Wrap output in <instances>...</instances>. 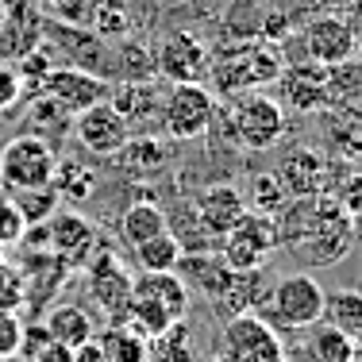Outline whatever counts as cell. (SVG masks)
<instances>
[{"instance_id": "43", "label": "cell", "mask_w": 362, "mask_h": 362, "mask_svg": "<svg viewBox=\"0 0 362 362\" xmlns=\"http://www.w3.org/2000/svg\"><path fill=\"white\" fill-rule=\"evenodd\" d=\"M23 100V77L12 62H0V112L16 108Z\"/></svg>"}, {"instance_id": "42", "label": "cell", "mask_w": 362, "mask_h": 362, "mask_svg": "<svg viewBox=\"0 0 362 362\" xmlns=\"http://www.w3.org/2000/svg\"><path fill=\"white\" fill-rule=\"evenodd\" d=\"M23 300H28V293H23L20 270H16L12 262H4V255H0V305H4V308H16V313H20Z\"/></svg>"}, {"instance_id": "21", "label": "cell", "mask_w": 362, "mask_h": 362, "mask_svg": "<svg viewBox=\"0 0 362 362\" xmlns=\"http://www.w3.org/2000/svg\"><path fill=\"white\" fill-rule=\"evenodd\" d=\"M132 297L151 300V305L162 308L170 320H185V313H189V286L177 278V270L139 274V278L132 281Z\"/></svg>"}, {"instance_id": "40", "label": "cell", "mask_w": 362, "mask_h": 362, "mask_svg": "<svg viewBox=\"0 0 362 362\" xmlns=\"http://www.w3.org/2000/svg\"><path fill=\"white\" fill-rule=\"evenodd\" d=\"M23 235H28V223H23L20 209H16L12 193L0 189V251H4V247L23 243Z\"/></svg>"}, {"instance_id": "48", "label": "cell", "mask_w": 362, "mask_h": 362, "mask_svg": "<svg viewBox=\"0 0 362 362\" xmlns=\"http://www.w3.org/2000/svg\"><path fill=\"white\" fill-rule=\"evenodd\" d=\"M42 4H47V8H50V12H58V8H62V4H66V0H42Z\"/></svg>"}, {"instance_id": "28", "label": "cell", "mask_w": 362, "mask_h": 362, "mask_svg": "<svg viewBox=\"0 0 362 362\" xmlns=\"http://www.w3.org/2000/svg\"><path fill=\"white\" fill-rule=\"evenodd\" d=\"M327 146H332L335 158L351 162V158H362V116L351 108H339L332 119H327Z\"/></svg>"}, {"instance_id": "34", "label": "cell", "mask_w": 362, "mask_h": 362, "mask_svg": "<svg viewBox=\"0 0 362 362\" xmlns=\"http://www.w3.org/2000/svg\"><path fill=\"white\" fill-rule=\"evenodd\" d=\"M31 108H28V132L42 135V139H50L54 132H62L66 124H74V112H66L58 105L50 93H31Z\"/></svg>"}, {"instance_id": "22", "label": "cell", "mask_w": 362, "mask_h": 362, "mask_svg": "<svg viewBox=\"0 0 362 362\" xmlns=\"http://www.w3.org/2000/svg\"><path fill=\"white\" fill-rule=\"evenodd\" d=\"M42 327L54 343L62 347H81L97 335V324H93V313L85 305H74V300H62V305H50L47 316H42Z\"/></svg>"}, {"instance_id": "23", "label": "cell", "mask_w": 362, "mask_h": 362, "mask_svg": "<svg viewBox=\"0 0 362 362\" xmlns=\"http://www.w3.org/2000/svg\"><path fill=\"white\" fill-rule=\"evenodd\" d=\"M116 228H119V235H124L127 247H139V243H146V239L170 231V216L162 212V204H154V201H132L124 212H119Z\"/></svg>"}, {"instance_id": "19", "label": "cell", "mask_w": 362, "mask_h": 362, "mask_svg": "<svg viewBox=\"0 0 362 362\" xmlns=\"http://www.w3.org/2000/svg\"><path fill=\"white\" fill-rule=\"evenodd\" d=\"M327 162L324 154H316L313 146H293V151L281 158V185H286L289 197H316V193H327Z\"/></svg>"}, {"instance_id": "47", "label": "cell", "mask_w": 362, "mask_h": 362, "mask_svg": "<svg viewBox=\"0 0 362 362\" xmlns=\"http://www.w3.org/2000/svg\"><path fill=\"white\" fill-rule=\"evenodd\" d=\"M209 362H239V358H231V355H228V351H220V355H212Z\"/></svg>"}, {"instance_id": "46", "label": "cell", "mask_w": 362, "mask_h": 362, "mask_svg": "<svg viewBox=\"0 0 362 362\" xmlns=\"http://www.w3.org/2000/svg\"><path fill=\"white\" fill-rule=\"evenodd\" d=\"M35 0H0V12H16V8H28Z\"/></svg>"}, {"instance_id": "15", "label": "cell", "mask_w": 362, "mask_h": 362, "mask_svg": "<svg viewBox=\"0 0 362 362\" xmlns=\"http://www.w3.org/2000/svg\"><path fill=\"white\" fill-rule=\"evenodd\" d=\"M300 39H305V54L308 62L316 66H339L347 62V58H355V39H351V28L343 16H316V20L305 23V31H300Z\"/></svg>"}, {"instance_id": "37", "label": "cell", "mask_w": 362, "mask_h": 362, "mask_svg": "<svg viewBox=\"0 0 362 362\" xmlns=\"http://www.w3.org/2000/svg\"><path fill=\"white\" fill-rule=\"evenodd\" d=\"M289 193L286 185H281L278 174H255L251 177V204L255 212H270V216H278L281 209H286Z\"/></svg>"}, {"instance_id": "24", "label": "cell", "mask_w": 362, "mask_h": 362, "mask_svg": "<svg viewBox=\"0 0 362 362\" xmlns=\"http://www.w3.org/2000/svg\"><path fill=\"white\" fill-rule=\"evenodd\" d=\"M112 158H116V166L124 170V174L146 177V174H158V170L166 166L170 151L154 139V135H132V139L119 146V154H112Z\"/></svg>"}, {"instance_id": "14", "label": "cell", "mask_w": 362, "mask_h": 362, "mask_svg": "<svg viewBox=\"0 0 362 362\" xmlns=\"http://www.w3.org/2000/svg\"><path fill=\"white\" fill-rule=\"evenodd\" d=\"M108 100L127 119L132 135L162 132V93L154 89V81H119L108 89Z\"/></svg>"}, {"instance_id": "25", "label": "cell", "mask_w": 362, "mask_h": 362, "mask_svg": "<svg viewBox=\"0 0 362 362\" xmlns=\"http://www.w3.org/2000/svg\"><path fill=\"white\" fill-rule=\"evenodd\" d=\"M308 362H358V339L347 332H339L335 324H313L308 327Z\"/></svg>"}, {"instance_id": "39", "label": "cell", "mask_w": 362, "mask_h": 362, "mask_svg": "<svg viewBox=\"0 0 362 362\" xmlns=\"http://www.w3.org/2000/svg\"><path fill=\"white\" fill-rule=\"evenodd\" d=\"M327 193H332L351 216H362V170H347V174L327 170Z\"/></svg>"}, {"instance_id": "9", "label": "cell", "mask_w": 362, "mask_h": 362, "mask_svg": "<svg viewBox=\"0 0 362 362\" xmlns=\"http://www.w3.org/2000/svg\"><path fill=\"white\" fill-rule=\"evenodd\" d=\"M70 132H74L77 146L89 151L93 158H112V154H119V146L132 139V127H127V119L116 112L112 100H97V105L74 112Z\"/></svg>"}, {"instance_id": "13", "label": "cell", "mask_w": 362, "mask_h": 362, "mask_svg": "<svg viewBox=\"0 0 362 362\" xmlns=\"http://www.w3.org/2000/svg\"><path fill=\"white\" fill-rule=\"evenodd\" d=\"M209 62H212L209 47H204V39L193 35V31H174V35H166L162 47L154 50V74L166 77L170 85L204 81Z\"/></svg>"}, {"instance_id": "30", "label": "cell", "mask_w": 362, "mask_h": 362, "mask_svg": "<svg viewBox=\"0 0 362 362\" xmlns=\"http://www.w3.org/2000/svg\"><path fill=\"white\" fill-rule=\"evenodd\" d=\"M54 189H58V197H62V201H70V204L89 201L93 189H97V174H93L89 162L58 158V166H54Z\"/></svg>"}, {"instance_id": "20", "label": "cell", "mask_w": 362, "mask_h": 362, "mask_svg": "<svg viewBox=\"0 0 362 362\" xmlns=\"http://www.w3.org/2000/svg\"><path fill=\"white\" fill-rule=\"evenodd\" d=\"M231 274H235V270L220 258V251H185V255H181V262H177V278L185 281L189 289H197L201 297H209L212 305L223 297Z\"/></svg>"}, {"instance_id": "1", "label": "cell", "mask_w": 362, "mask_h": 362, "mask_svg": "<svg viewBox=\"0 0 362 362\" xmlns=\"http://www.w3.org/2000/svg\"><path fill=\"white\" fill-rule=\"evenodd\" d=\"M278 231H281V243L300 251V258H308L316 266H332L351 251L355 216L332 193L293 197V204L286 209V220L278 223Z\"/></svg>"}, {"instance_id": "2", "label": "cell", "mask_w": 362, "mask_h": 362, "mask_svg": "<svg viewBox=\"0 0 362 362\" xmlns=\"http://www.w3.org/2000/svg\"><path fill=\"white\" fill-rule=\"evenodd\" d=\"M324 297L327 293L313 274H286L266 286L255 313L278 332H308L324 320Z\"/></svg>"}, {"instance_id": "18", "label": "cell", "mask_w": 362, "mask_h": 362, "mask_svg": "<svg viewBox=\"0 0 362 362\" xmlns=\"http://www.w3.org/2000/svg\"><path fill=\"white\" fill-rule=\"evenodd\" d=\"M281 100L293 112H320L327 105V66L300 62L281 70Z\"/></svg>"}, {"instance_id": "29", "label": "cell", "mask_w": 362, "mask_h": 362, "mask_svg": "<svg viewBox=\"0 0 362 362\" xmlns=\"http://www.w3.org/2000/svg\"><path fill=\"white\" fill-rule=\"evenodd\" d=\"M112 74H119V81H151L154 77L151 47H143L139 39H116V50H112Z\"/></svg>"}, {"instance_id": "32", "label": "cell", "mask_w": 362, "mask_h": 362, "mask_svg": "<svg viewBox=\"0 0 362 362\" xmlns=\"http://www.w3.org/2000/svg\"><path fill=\"white\" fill-rule=\"evenodd\" d=\"M324 320L335 324L339 332L362 339V293H355V289L327 293L324 297Z\"/></svg>"}, {"instance_id": "11", "label": "cell", "mask_w": 362, "mask_h": 362, "mask_svg": "<svg viewBox=\"0 0 362 362\" xmlns=\"http://www.w3.org/2000/svg\"><path fill=\"white\" fill-rule=\"evenodd\" d=\"M42 231H47L50 255H54L66 270H81V266L97 255V243H100L97 223L85 220L81 212H74V209H58L54 216L42 223Z\"/></svg>"}, {"instance_id": "3", "label": "cell", "mask_w": 362, "mask_h": 362, "mask_svg": "<svg viewBox=\"0 0 362 362\" xmlns=\"http://www.w3.org/2000/svg\"><path fill=\"white\" fill-rule=\"evenodd\" d=\"M281 70H286V62H281V50L274 47V39L235 42V47L220 50L209 62V74L223 97H235V93H247V89H262V85L278 81Z\"/></svg>"}, {"instance_id": "26", "label": "cell", "mask_w": 362, "mask_h": 362, "mask_svg": "<svg viewBox=\"0 0 362 362\" xmlns=\"http://www.w3.org/2000/svg\"><path fill=\"white\" fill-rule=\"evenodd\" d=\"M266 293V278L262 270H235L228 281V289H223V297L216 300V308L223 316H239V313H255L258 300H262Z\"/></svg>"}, {"instance_id": "27", "label": "cell", "mask_w": 362, "mask_h": 362, "mask_svg": "<svg viewBox=\"0 0 362 362\" xmlns=\"http://www.w3.org/2000/svg\"><path fill=\"white\" fill-rule=\"evenodd\" d=\"M97 343L105 362H151V339L127 324H112L108 332L97 335Z\"/></svg>"}, {"instance_id": "31", "label": "cell", "mask_w": 362, "mask_h": 362, "mask_svg": "<svg viewBox=\"0 0 362 362\" xmlns=\"http://www.w3.org/2000/svg\"><path fill=\"white\" fill-rule=\"evenodd\" d=\"M132 255H135V262H139L143 274H162V270H177V262H181V255H185V251H181L174 231H162V235H154V239H146V243L132 247Z\"/></svg>"}, {"instance_id": "45", "label": "cell", "mask_w": 362, "mask_h": 362, "mask_svg": "<svg viewBox=\"0 0 362 362\" xmlns=\"http://www.w3.org/2000/svg\"><path fill=\"white\" fill-rule=\"evenodd\" d=\"M347 28H351L355 47L362 50V0H347Z\"/></svg>"}, {"instance_id": "6", "label": "cell", "mask_w": 362, "mask_h": 362, "mask_svg": "<svg viewBox=\"0 0 362 362\" xmlns=\"http://www.w3.org/2000/svg\"><path fill=\"white\" fill-rule=\"evenodd\" d=\"M220 116L216 93L204 89L201 81H181L170 85V93H162V132L177 143L204 139L212 132Z\"/></svg>"}, {"instance_id": "38", "label": "cell", "mask_w": 362, "mask_h": 362, "mask_svg": "<svg viewBox=\"0 0 362 362\" xmlns=\"http://www.w3.org/2000/svg\"><path fill=\"white\" fill-rule=\"evenodd\" d=\"M127 12L116 4V0H100L97 4V12H93V20H89V31L93 35H100L105 42H116V39H127Z\"/></svg>"}, {"instance_id": "8", "label": "cell", "mask_w": 362, "mask_h": 362, "mask_svg": "<svg viewBox=\"0 0 362 362\" xmlns=\"http://www.w3.org/2000/svg\"><path fill=\"white\" fill-rule=\"evenodd\" d=\"M42 39L50 42V50L58 54V62L62 66H74V70H89L97 77H108L112 74V50L108 42L100 35H93L89 28H81V23H50L42 28Z\"/></svg>"}, {"instance_id": "5", "label": "cell", "mask_w": 362, "mask_h": 362, "mask_svg": "<svg viewBox=\"0 0 362 362\" xmlns=\"http://www.w3.org/2000/svg\"><path fill=\"white\" fill-rule=\"evenodd\" d=\"M54 166H58L54 143L35 132H20L0 146V189L23 193V189L54 185Z\"/></svg>"}, {"instance_id": "4", "label": "cell", "mask_w": 362, "mask_h": 362, "mask_svg": "<svg viewBox=\"0 0 362 362\" xmlns=\"http://www.w3.org/2000/svg\"><path fill=\"white\" fill-rule=\"evenodd\" d=\"M223 119H228L231 139L243 143L247 151H270L286 135V108H281V100L266 97L262 89L235 93Z\"/></svg>"}, {"instance_id": "49", "label": "cell", "mask_w": 362, "mask_h": 362, "mask_svg": "<svg viewBox=\"0 0 362 362\" xmlns=\"http://www.w3.org/2000/svg\"><path fill=\"white\" fill-rule=\"evenodd\" d=\"M0 362H28L23 355H8V358H0Z\"/></svg>"}, {"instance_id": "16", "label": "cell", "mask_w": 362, "mask_h": 362, "mask_svg": "<svg viewBox=\"0 0 362 362\" xmlns=\"http://www.w3.org/2000/svg\"><path fill=\"white\" fill-rule=\"evenodd\" d=\"M108 89H112L108 77H97L89 70H74V66L58 62L54 70L47 74V81H42L39 93H50L66 112H81V108L97 105V100H108Z\"/></svg>"}, {"instance_id": "12", "label": "cell", "mask_w": 362, "mask_h": 362, "mask_svg": "<svg viewBox=\"0 0 362 362\" xmlns=\"http://www.w3.org/2000/svg\"><path fill=\"white\" fill-rule=\"evenodd\" d=\"M85 270H89V297L93 305L100 308V313L112 316V324H124L127 316V305H132V274L124 270V262H119L112 251H97L85 262Z\"/></svg>"}, {"instance_id": "10", "label": "cell", "mask_w": 362, "mask_h": 362, "mask_svg": "<svg viewBox=\"0 0 362 362\" xmlns=\"http://www.w3.org/2000/svg\"><path fill=\"white\" fill-rule=\"evenodd\" d=\"M223 351L239 362H286V343L278 327H270L258 313L228 316L223 324Z\"/></svg>"}, {"instance_id": "7", "label": "cell", "mask_w": 362, "mask_h": 362, "mask_svg": "<svg viewBox=\"0 0 362 362\" xmlns=\"http://www.w3.org/2000/svg\"><path fill=\"white\" fill-rule=\"evenodd\" d=\"M281 247V231L278 220L270 212H255L247 209L243 216L231 223V231L216 243L220 258L231 266V270H262L266 258Z\"/></svg>"}, {"instance_id": "44", "label": "cell", "mask_w": 362, "mask_h": 362, "mask_svg": "<svg viewBox=\"0 0 362 362\" xmlns=\"http://www.w3.org/2000/svg\"><path fill=\"white\" fill-rule=\"evenodd\" d=\"M28 362H77V358H74V347H62V343L47 339L35 355H28Z\"/></svg>"}, {"instance_id": "35", "label": "cell", "mask_w": 362, "mask_h": 362, "mask_svg": "<svg viewBox=\"0 0 362 362\" xmlns=\"http://www.w3.org/2000/svg\"><path fill=\"white\" fill-rule=\"evenodd\" d=\"M16 209H20V216L28 228H35V223H47L50 216L58 212V204H62V197H58L54 185H42V189H23V193H12Z\"/></svg>"}, {"instance_id": "36", "label": "cell", "mask_w": 362, "mask_h": 362, "mask_svg": "<svg viewBox=\"0 0 362 362\" xmlns=\"http://www.w3.org/2000/svg\"><path fill=\"white\" fill-rule=\"evenodd\" d=\"M362 97V66L358 62H339V66H327V100L339 108H347V100Z\"/></svg>"}, {"instance_id": "17", "label": "cell", "mask_w": 362, "mask_h": 362, "mask_svg": "<svg viewBox=\"0 0 362 362\" xmlns=\"http://www.w3.org/2000/svg\"><path fill=\"white\" fill-rule=\"evenodd\" d=\"M189 204H193L201 228L212 235V243H220V239L231 231V223L251 209L247 197H243V189H235V185H209L204 193H197Z\"/></svg>"}, {"instance_id": "41", "label": "cell", "mask_w": 362, "mask_h": 362, "mask_svg": "<svg viewBox=\"0 0 362 362\" xmlns=\"http://www.w3.org/2000/svg\"><path fill=\"white\" fill-rule=\"evenodd\" d=\"M20 347H23V320H20V313L0 305V358L20 355Z\"/></svg>"}, {"instance_id": "33", "label": "cell", "mask_w": 362, "mask_h": 362, "mask_svg": "<svg viewBox=\"0 0 362 362\" xmlns=\"http://www.w3.org/2000/svg\"><path fill=\"white\" fill-rule=\"evenodd\" d=\"M151 355L158 362H201L197 358V339H193V327L185 320L170 324L158 339H151Z\"/></svg>"}]
</instances>
